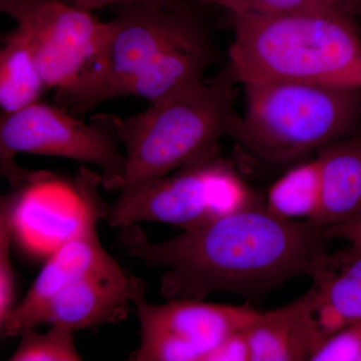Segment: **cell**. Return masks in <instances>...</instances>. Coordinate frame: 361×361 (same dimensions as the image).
Wrapping results in <instances>:
<instances>
[{
  "mask_svg": "<svg viewBox=\"0 0 361 361\" xmlns=\"http://www.w3.org/2000/svg\"><path fill=\"white\" fill-rule=\"evenodd\" d=\"M256 192L219 154L120 191L106 221L121 229L139 222L195 229L237 211L263 206Z\"/></svg>",
  "mask_w": 361,
  "mask_h": 361,
  "instance_id": "cell-7",
  "label": "cell"
},
{
  "mask_svg": "<svg viewBox=\"0 0 361 361\" xmlns=\"http://www.w3.org/2000/svg\"><path fill=\"white\" fill-rule=\"evenodd\" d=\"M230 18L229 68L236 82L361 87V37L353 18L313 11Z\"/></svg>",
  "mask_w": 361,
  "mask_h": 361,
  "instance_id": "cell-3",
  "label": "cell"
},
{
  "mask_svg": "<svg viewBox=\"0 0 361 361\" xmlns=\"http://www.w3.org/2000/svg\"><path fill=\"white\" fill-rule=\"evenodd\" d=\"M243 85L245 111L233 139L269 163L295 161L360 129L361 87L292 82Z\"/></svg>",
  "mask_w": 361,
  "mask_h": 361,
  "instance_id": "cell-5",
  "label": "cell"
},
{
  "mask_svg": "<svg viewBox=\"0 0 361 361\" xmlns=\"http://www.w3.org/2000/svg\"><path fill=\"white\" fill-rule=\"evenodd\" d=\"M101 186V175L85 167L78 170L75 187L80 203L77 224L40 271L23 301L0 324L2 336H20L23 329L37 327L39 315L59 293L113 258L104 250L97 231V221L109 210L99 196Z\"/></svg>",
  "mask_w": 361,
  "mask_h": 361,
  "instance_id": "cell-10",
  "label": "cell"
},
{
  "mask_svg": "<svg viewBox=\"0 0 361 361\" xmlns=\"http://www.w3.org/2000/svg\"><path fill=\"white\" fill-rule=\"evenodd\" d=\"M339 9L355 20L356 16H361V0H331Z\"/></svg>",
  "mask_w": 361,
  "mask_h": 361,
  "instance_id": "cell-25",
  "label": "cell"
},
{
  "mask_svg": "<svg viewBox=\"0 0 361 361\" xmlns=\"http://www.w3.org/2000/svg\"><path fill=\"white\" fill-rule=\"evenodd\" d=\"M327 239H343L349 244L361 247V217L344 224L322 228Z\"/></svg>",
  "mask_w": 361,
  "mask_h": 361,
  "instance_id": "cell-23",
  "label": "cell"
},
{
  "mask_svg": "<svg viewBox=\"0 0 361 361\" xmlns=\"http://www.w3.org/2000/svg\"><path fill=\"white\" fill-rule=\"evenodd\" d=\"M189 1L203 4V6L222 7L229 11L230 14H274L301 11H326V13L344 14L331 0H189Z\"/></svg>",
  "mask_w": 361,
  "mask_h": 361,
  "instance_id": "cell-19",
  "label": "cell"
},
{
  "mask_svg": "<svg viewBox=\"0 0 361 361\" xmlns=\"http://www.w3.org/2000/svg\"><path fill=\"white\" fill-rule=\"evenodd\" d=\"M140 279L127 275L111 258L59 293L40 313L35 326L59 323L77 331L116 324L127 317Z\"/></svg>",
  "mask_w": 361,
  "mask_h": 361,
  "instance_id": "cell-11",
  "label": "cell"
},
{
  "mask_svg": "<svg viewBox=\"0 0 361 361\" xmlns=\"http://www.w3.org/2000/svg\"><path fill=\"white\" fill-rule=\"evenodd\" d=\"M51 0H0V11L14 20L35 7Z\"/></svg>",
  "mask_w": 361,
  "mask_h": 361,
  "instance_id": "cell-24",
  "label": "cell"
},
{
  "mask_svg": "<svg viewBox=\"0 0 361 361\" xmlns=\"http://www.w3.org/2000/svg\"><path fill=\"white\" fill-rule=\"evenodd\" d=\"M111 114L78 120L63 106L37 102L0 118V172L13 188L35 185L49 172L30 171L14 161L18 153L59 157L92 164L101 170L102 186L118 190L126 172V155Z\"/></svg>",
  "mask_w": 361,
  "mask_h": 361,
  "instance_id": "cell-6",
  "label": "cell"
},
{
  "mask_svg": "<svg viewBox=\"0 0 361 361\" xmlns=\"http://www.w3.org/2000/svg\"><path fill=\"white\" fill-rule=\"evenodd\" d=\"M234 75L228 70L196 89L151 104L142 113L116 118L126 172L118 191L132 189L219 154L221 140L234 135Z\"/></svg>",
  "mask_w": 361,
  "mask_h": 361,
  "instance_id": "cell-4",
  "label": "cell"
},
{
  "mask_svg": "<svg viewBox=\"0 0 361 361\" xmlns=\"http://www.w3.org/2000/svg\"><path fill=\"white\" fill-rule=\"evenodd\" d=\"M35 327L20 332V342L11 356V361H80L82 355L75 345V330L63 324H51L47 334H39Z\"/></svg>",
  "mask_w": 361,
  "mask_h": 361,
  "instance_id": "cell-18",
  "label": "cell"
},
{
  "mask_svg": "<svg viewBox=\"0 0 361 361\" xmlns=\"http://www.w3.org/2000/svg\"><path fill=\"white\" fill-rule=\"evenodd\" d=\"M66 4L92 11L103 9L106 6H121L126 4H146L164 7H180L189 6V0H61Z\"/></svg>",
  "mask_w": 361,
  "mask_h": 361,
  "instance_id": "cell-22",
  "label": "cell"
},
{
  "mask_svg": "<svg viewBox=\"0 0 361 361\" xmlns=\"http://www.w3.org/2000/svg\"><path fill=\"white\" fill-rule=\"evenodd\" d=\"M116 7L103 77L90 108L128 96L155 104L205 82L214 59L212 44L190 6Z\"/></svg>",
  "mask_w": 361,
  "mask_h": 361,
  "instance_id": "cell-2",
  "label": "cell"
},
{
  "mask_svg": "<svg viewBox=\"0 0 361 361\" xmlns=\"http://www.w3.org/2000/svg\"><path fill=\"white\" fill-rule=\"evenodd\" d=\"M311 279L312 286L304 295L323 343L361 319V247L349 244L327 253Z\"/></svg>",
  "mask_w": 361,
  "mask_h": 361,
  "instance_id": "cell-12",
  "label": "cell"
},
{
  "mask_svg": "<svg viewBox=\"0 0 361 361\" xmlns=\"http://www.w3.org/2000/svg\"><path fill=\"white\" fill-rule=\"evenodd\" d=\"M126 255L165 268L166 299L205 300L211 294L262 297L297 277L312 276L329 253L320 228L287 220L265 205L237 211L167 241L154 242L137 225L121 228Z\"/></svg>",
  "mask_w": 361,
  "mask_h": 361,
  "instance_id": "cell-1",
  "label": "cell"
},
{
  "mask_svg": "<svg viewBox=\"0 0 361 361\" xmlns=\"http://www.w3.org/2000/svg\"><path fill=\"white\" fill-rule=\"evenodd\" d=\"M30 37L23 26L6 35L0 51V109L11 115L39 102L47 90Z\"/></svg>",
  "mask_w": 361,
  "mask_h": 361,
  "instance_id": "cell-15",
  "label": "cell"
},
{
  "mask_svg": "<svg viewBox=\"0 0 361 361\" xmlns=\"http://www.w3.org/2000/svg\"><path fill=\"white\" fill-rule=\"evenodd\" d=\"M244 331L251 361L311 360L322 343L305 295L259 313Z\"/></svg>",
  "mask_w": 361,
  "mask_h": 361,
  "instance_id": "cell-13",
  "label": "cell"
},
{
  "mask_svg": "<svg viewBox=\"0 0 361 361\" xmlns=\"http://www.w3.org/2000/svg\"><path fill=\"white\" fill-rule=\"evenodd\" d=\"M142 278L133 295L141 329L133 361H205L211 351L234 332L246 329L258 311L249 306L224 305L197 299H168L161 305L146 299Z\"/></svg>",
  "mask_w": 361,
  "mask_h": 361,
  "instance_id": "cell-9",
  "label": "cell"
},
{
  "mask_svg": "<svg viewBox=\"0 0 361 361\" xmlns=\"http://www.w3.org/2000/svg\"><path fill=\"white\" fill-rule=\"evenodd\" d=\"M16 189L13 193L2 197L0 202V324L6 322L16 307V285L11 258V239L18 211L30 186L25 185Z\"/></svg>",
  "mask_w": 361,
  "mask_h": 361,
  "instance_id": "cell-17",
  "label": "cell"
},
{
  "mask_svg": "<svg viewBox=\"0 0 361 361\" xmlns=\"http://www.w3.org/2000/svg\"><path fill=\"white\" fill-rule=\"evenodd\" d=\"M310 361H361V319L325 339Z\"/></svg>",
  "mask_w": 361,
  "mask_h": 361,
  "instance_id": "cell-20",
  "label": "cell"
},
{
  "mask_svg": "<svg viewBox=\"0 0 361 361\" xmlns=\"http://www.w3.org/2000/svg\"><path fill=\"white\" fill-rule=\"evenodd\" d=\"M16 21L28 33L47 89L58 90L71 115L89 111L103 77L110 21L61 0L44 2Z\"/></svg>",
  "mask_w": 361,
  "mask_h": 361,
  "instance_id": "cell-8",
  "label": "cell"
},
{
  "mask_svg": "<svg viewBox=\"0 0 361 361\" xmlns=\"http://www.w3.org/2000/svg\"><path fill=\"white\" fill-rule=\"evenodd\" d=\"M316 153L322 171V206L308 223L322 229L360 218L361 137L351 135Z\"/></svg>",
  "mask_w": 361,
  "mask_h": 361,
  "instance_id": "cell-14",
  "label": "cell"
},
{
  "mask_svg": "<svg viewBox=\"0 0 361 361\" xmlns=\"http://www.w3.org/2000/svg\"><path fill=\"white\" fill-rule=\"evenodd\" d=\"M322 199V171L315 157L278 179L268 192L265 206L284 219L310 222L319 212Z\"/></svg>",
  "mask_w": 361,
  "mask_h": 361,
  "instance_id": "cell-16",
  "label": "cell"
},
{
  "mask_svg": "<svg viewBox=\"0 0 361 361\" xmlns=\"http://www.w3.org/2000/svg\"><path fill=\"white\" fill-rule=\"evenodd\" d=\"M245 329L234 332L211 351L205 361H251Z\"/></svg>",
  "mask_w": 361,
  "mask_h": 361,
  "instance_id": "cell-21",
  "label": "cell"
}]
</instances>
